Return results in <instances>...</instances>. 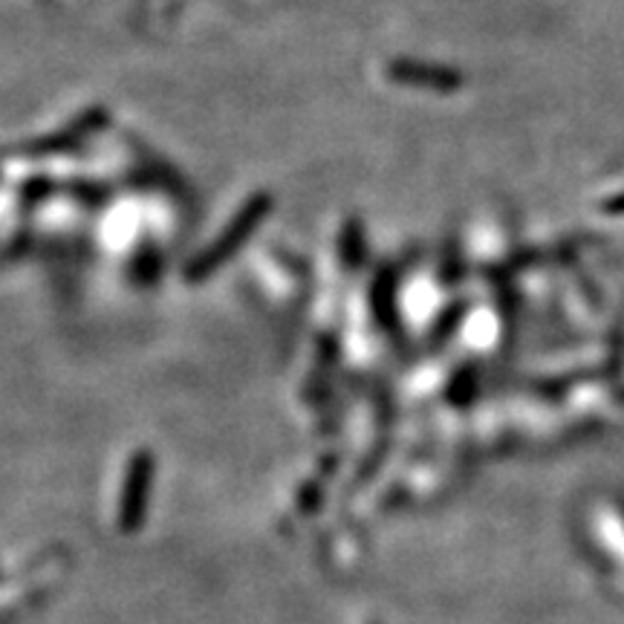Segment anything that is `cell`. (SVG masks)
<instances>
[{
	"instance_id": "cell-3",
	"label": "cell",
	"mask_w": 624,
	"mask_h": 624,
	"mask_svg": "<svg viewBox=\"0 0 624 624\" xmlns=\"http://www.w3.org/2000/svg\"><path fill=\"white\" fill-rule=\"evenodd\" d=\"M347 232V240L351 244H344V260H351V267H356L358 260H362V249H358V244H362V232H358L356 223H351V229Z\"/></svg>"
},
{
	"instance_id": "cell-2",
	"label": "cell",
	"mask_w": 624,
	"mask_h": 624,
	"mask_svg": "<svg viewBox=\"0 0 624 624\" xmlns=\"http://www.w3.org/2000/svg\"><path fill=\"white\" fill-rule=\"evenodd\" d=\"M388 76L399 84H408V87H426V90H440L451 93L463 87V76L458 69L440 67V64H426V62H394L388 67Z\"/></svg>"
},
{
	"instance_id": "cell-1",
	"label": "cell",
	"mask_w": 624,
	"mask_h": 624,
	"mask_svg": "<svg viewBox=\"0 0 624 624\" xmlns=\"http://www.w3.org/2000/svg\"><path fill=\"white\" fill-rule=\"evenodd\" d=\"M269 208H272V197H269V194H258V197H251L249 203L240 208L235 223H229L226 232H223V235L217 237V240H214V244L208 246L200 258L191 260V267L185 269L189 281L200 283V281H206L212 272H217V269H220L223 263H226V260H229L232 255H235V251L246 244V240H249L251 232L258 229L260 223H263Z\"/></svg>"
}]
</instances>
